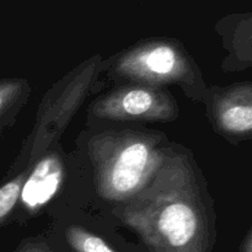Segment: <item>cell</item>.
<instances>
[{
	"instance_id": "1",
	"label": "cell",
	"mask_w": 252,
	"mask_h": 252,
	"mask_svg": "<svg viewBox=\"0 0 252 252\" xmlns=\"http://www.w3.org/2000/svg\"><path fill=\"white\" fill-rule=\"evenodd\" d=\"M121 219L142 238L149 252H208L207 207L189 158L165 152L161 164Z\"/></svg>"
},
{
	"instance_id": "2",
	"label": "cell",
	"mask_w": 252,
	"mask_h": 252,
	"mask_svg": "<svg viewBox=\"0 0 252 252\" xmlns=\"http://www.w3.org/2000/svg\"><path fill=\"white\" fill-rule=\"evenodd\" d=\"M160 138L142 132H105L89 142L98 193L113 202H127L150 181L165 152Z\"/></svg>"
},
{
	"instance_id": "3",
	"label": "cell",
	"mask_w": 252,
	"mask_h": 252,
	"mask_svg": "<svg viewBox=\"0 0 252 252\" xmlns=\"http://www.w3.org/2000/svg\"><path fill=\"white\" fill-rule=\"evenodd\" d=\"M115 70L123 78L152 86L182 84L193 76L185 49L166 38L149 39L133 47L118 59Z\"/></svg>"
},
{
	"instance_id": "4",
	"label": "cell",
	"mask_w": 252,
	"mask_h": 252,
	"mask_svg": "<svg viewBox=\"0 0 252 252\" xmlns=\"http://www.w3.org/2000/svg\"><path fill=\"white\" fill-rule=\"evenodd\" d=\"M93 112L111 121H171L177 116V105L166 91L143 84L111 91L94 103Z\"/></svg>"
},
{
	"instance_id": "5",
	"label": "cell",
	"mask_w": 252,
	"mask_h": 252,
	"mask_svg": "<svg viewBox=\"0 0 252 252\" xmlns=\"http://www.w3.org/2000/svg\"><path fill=\"white\" fill-rule=\"evenodd\" d=\"M95 68L96 65L94 64L89 65L73 80L69 81L57 100L44 108L43 115H39V121L37 123V139L33 144L34 152H41L63 130L85 96L89 85L94 79Z\"/></svg>"
},
{
	"instance_id": "6",
	"label": "cell",
	"mask_w": 252,
	"mask_h": 252,
	"mask_svg": "<svg viewBox=\"0 0 252 252\" xmlns=\"http://www.w3.org/2000/svg\"><path fill=\"white\" fill-rule=\"evenodd\" d=\"M213 117L217 127L225 134L249 137L252 129L251 84H238L217 96Z\"/></svg>"
},
{
	"instance_id": "7",
	"label": "cell",
	"mask_w": 252,
	"mask_h": 252,
	"mask_svg": "<svg viewBox=\"0 0 252 252\" xmlns=\"http://www.w3.org/2000/svg\"><path fill=\"white\" fill-rule=\"evenodd\" d=\"M63 179L64 166L58 155L51 154L39 160L22 185V204L30 211L41 208L58 192Z\"/></svg>"
},
{
	"instance_id": "8",
	"label": "cell",
	"mask_w": 252,
	"mask_h": 252,
	"mask_svg": "<svg viewBox=\"0 0 252 252\" xmlns=\"http://www.w3.org/2000/svg\"><path fill=\"white\" fill-rule=\"evenodd\" d=\"M66 240L76 252H116L105 240L80 226H70Z\"/></svg>"
},
{
	"instance_id": "9",
	"label": "cell",
	"mask_w": 252,
	"mask_h": 252,
	"mask_svg": "<svg viewBox=\"0 0 252 252\" xmlns=\"http://www.w3.org/2000/svg\"><path fill=\"white\" fill-rule=\"evenodd\" d=\"M24 181V175H19L0 187V224L10 216L14 207L16 206Z\"/></svg>"
},
{
	"instance_id": "10",
	"label": "cell",
	"mask_w": 252,
	"mask_h": 252,
	"mask_svg": "<svg viewBox=\"0 0 252 252\" xmlns=\"http://www.w3.org/2000/svg\"><path fill=\"white\" fill-rule=\"evenodd\" d=\"M22 89L21 80H0V117L21 96Z\"/></svg>"
},
{
	"instance_id": "11",
	"label": "cell",
	"mask_w": 252,
	"mask_h": 252,
	"mask_svg": "<svg viewBox=\"0 0 252 252\" xmlns=\"http://www.w3.org/2000/svg\"><path fill=\"white\" fill-rule=\"evenodd\" d=\"M20 252H48V251L44 250L43 248H39V246L27 245V246H24V248L20 250Z\"/></svg>"
},
{
	"instance_id": "12",
	"label": "cell",
	"mask_w": 252,
	"mask_h": 252,
	"mask_svg": "<svg viewBox=\"0 0 252 252\" xmlns=\"http://www.w3.org/2000/svg\"><path fill=\"white\" fill-rule=\"evenodd\" d=\"M243 252H251V233L248 234L245 239V243H244Z\"/></svg>"
},
{
	"instance_id": "13",
	"label": "cell",
	"mask_w": 252,
	"mask_h": 252,
	"mask_svg": "<svg viewBox=\"0 0 252 252\" xmlns=\"http://www.w3.org/2000/svg\"><path fill=\"white\" fill-rule=\"evenodd\" d=\"M2 1V0H0V2H1Z\"/></svg>"
}]
</instances>
